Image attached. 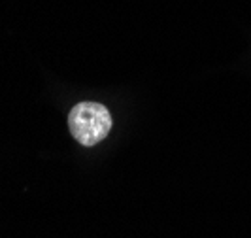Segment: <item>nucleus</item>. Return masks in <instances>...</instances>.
I'll return each instance as SVG.
<instances>
[{
	"mask_svg": "<svg viewBox=\"0 0 251 238\" xmlns=\"http://www.w3.org/2000/svg\"><path fill=\"white\" fill-rule=\"evenodd\" d=\"M72 136L81 146H95L108 136L112 129V115L99 102H79L68 115Z\"/></svg>",
	"mask_w": 251,
	"mask_h": 238,
	"instance_id": "obj_1",
	"label": "nucleus"
}]
</instances>
